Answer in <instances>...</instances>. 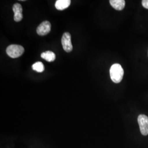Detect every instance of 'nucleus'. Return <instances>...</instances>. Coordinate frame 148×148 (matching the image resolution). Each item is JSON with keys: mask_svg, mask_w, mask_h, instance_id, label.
I'll use <instances>...</instances> for the list:
<instances>
[{"mask_svg": "<svg viewBox=\"0 0 148 148\" xmlns=\"http://www.w3.org/2000/svg\"><path fill=\"white\" fill-rule=\"evenodd\" d=\"M110 75L111 79L114 82L120 83L123 79L124 75L123 69L119 64H114L110 69Z\"/></svg>", "mask_w": 148, "mask_h": 148, "instance_id": "nucleus-1", "label": "nucleus"}, {"mask_svg": "<svg viewBox=\"0 0 148 148\" xmlns=\"http://www.w3.org/2000/svg\"><path fill=\"white\" fill-rule=\"evenodd\" d=\"M24 52V48L21 45H12L6 49V53L12 58L21 57Z\"/></svg>", "mask_w": 148, "mask_h": 148, "instance_id": "nucleus-2", "label": "nucleus"}, {"mask_svg": "<svg viewBox=\"0 0 148 148\" xmlns=\"http://www.w3.org/2000/svg\"><path fill=\"white\" fill-rule=\"evenodd\" d=\"M138 122L142 134L143 136L148 135V117L145 115H139Z\"/></svg>", "mask_w": 148, "mask_h": 148, "instance_id": "nucleus-3", "label": "nucleus"}, {"mask_svg": "<svg viewBox=\"0 0 148 148\" xmlns=\"http://www.w3.org/2000/svg\"><path fill=\"white\" fill-rule=\"evenodd\" d=\"M62 44L64 50L66 52H70L73 50V45L71 41V35L69 32H65L62 38Z\"/></svg>", "mask_w": 148, "mask_h": 148, "instance_id": "nucleus-4", "label": "nucleus"}, {"mask_svg": "<svg viewBox=\"0 0 148 148\" xmlns=\"http://www.w3.org/2000/svg\"><path fill=\"white\" fill-rule=\"evenodd\" d=\"M51 30V23L48 21H44L37 27L36 32L40 36H45L48 34Z\"/></svg>", "mask_w": 148, "mask_h": 148, "instance_id": "nucleus-5", "label": "nucleus"}, {"mask_svg": "<svg viewBox=\"0 0 148 148\" xmlns=\"http://www.w3.org/2000/svg\"><path fill=\"white\" fill-rule=\"evenodd\" d=\"M13 11L14 13V21L18 22L21 21L23 19V8L20 3H16L13 6Z\"/></svg>", "mask_w": 148, "mask_h": 148, "instance_id": "nucleus-6", "label": "nucleus"}, {"mask_svg": "<svg viewBox=\"0 0 148 148\" xmlns=\"http://www.w3.org/2000/svg\"><path fill=\"white\" fill-rule=\"evenodd\" d=\"M70 3V0H57L55 3V7L58 10L62 11L69 7Z\"/></svg>", "mask_w": 148, "mask_h": 148, "instance_id": "nucleus-7", "label": "nucleus"}, {"mask_svg": "<svg viewBox=\"0 0 148 148\" xmlns=\"http://www.w3.org/2000/svg\"><path fill=\"white\" fill-rule=\"evenodd\" d=\"M110 3L114 9L117 11H121L125 6L124 0H110Z\"/></svg>", "mask_w": 148, "mask_h": 148, "instance_id": "nucleus-8", "label": "nucleus"}, {"mask_svg": "<svg viewBox=\"0 0 148 148\" xmlns=\"http://www.w3.org/2000/svg\"><path fill=\"white\" fill-rule=\"evenodd\" d=\"M41 57L48 62H52L56 59V54L53 52L49 51L42 53Z\"/></svg>", "mask_w": 148, "mask_h": 148, "instance_id": "nucleus-9", "label": "nucleus"}, {"mask_svg": "<svg viewBox=\"0 0 148 148\" xmlns=\"http://www.w3.org/2000/svg\"><path fill=\"white\" fill-rule=\"evenodd\" d=\"M32 68L37 73H42L45 70V67L42 62H38L34 64L32 66Z\"/></svg>", "mask_w": 148, "mask_h": 148, "instance_id": "nucleus-10", "label": "nucleus"}, {"mask_svg": "<svg viewBox=\"0 0 148 148\" xmlns=\"http://www.w3.org/2000/svg\"><path fill=\"white\" fill-rule=\"evenodd\" d=\"M142 5L145 8L148 10V0H143L142 1Z\"/></svg>", "mask_w": 148, "mask_h": 148, "instance_id": "nucleus-11", "label": "nucleus"}]
</instances>
